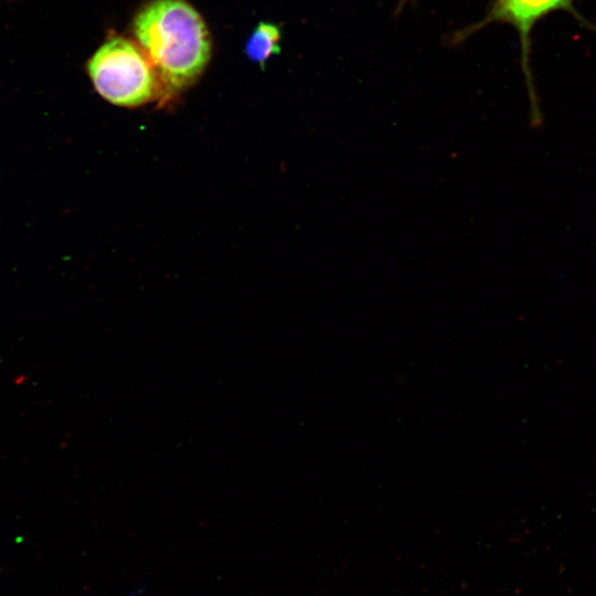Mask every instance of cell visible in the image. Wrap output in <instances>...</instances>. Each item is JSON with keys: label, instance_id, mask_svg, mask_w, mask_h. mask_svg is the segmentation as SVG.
Returning a JSON list of instances; mask_svg holds the SVG:
<instances>
[{"label": "cell", "instance_id": "cell-4", "mask_svg": "<svg viewBox=\"0 0 596 596\" xmlns=\"http://www.w3.org/2000/svg\"><path fill=\"white\" fill-rule=\"evenodd\" d=\"M280 30L276 24L259 22L249 35L245 53L247 57L265 67L267 60L280 52Z\"/></svg>", "mask_w": 596, "mask_h": 596}, {"label": "cell", "instance_id": "cell-2", "mask_svg": "<svg viewBox=\"0 0 596 596\" xmlns=\"http://www.w3.org/2000/svg\"><path fill=\"white\" fill-rule=\"evenodd\" d=\"M88 76L97 93L113 105L138 107L161 96L157 73L140 46L114 36L87 62Z\"/></svg>", "mask_w": 596, "mask_h": 596}, {"label": "cell", "instance_id": "cell-1", "mask_svg": "<svg viewBox=\"0 0 596 596\" xmlns=\"http://www.w3.org/2000/svg\"><path fill=\"white\" fill-rule=\"evenodd\" d=\"M132 31L153 66L168 103L201 76L211 57L210 33L184 0H152L136 14Z\"/></svg>", "mask_w": 596, "mask_h": 596}, {"label": "cell", "instance_id": "cell-3", "mask_svg": "<svg viewBox=\"0 0 596 596\" xmlns=\"http://www.w3.org/2000/svg\"><path fill=\"white\" fill-rule=\"evenodd\" d=\"M557 10L576 14L572 0H492L488 14L478 25L499 21L511 24L521 40L523 66L526 73L531 31L539 20Z\"/></svg>", "mask_w": 596, "mask_h": 596}]
</instances>
